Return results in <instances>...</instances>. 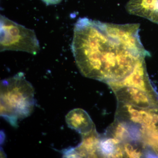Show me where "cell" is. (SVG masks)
Wrapping results in <instances>:
<instances>
[{"mask_svg": "<svg viewBox=\"0 0 158 158\" xmlns=\"http://www.w3.org/2000/svg\"><path fill=\"white\" fill-rule=\"evenodd\" d=\"M108 34L130 51L146 57L150 53L146 50L139 36L140 24L138 23L117 24L104 23Z\"/></svg>", "mask_w": 158, "mask_h": 158, "instance_id": "277c9868", "label": "cell"}, {"mask_svg": "<svg viewBox=\"0 0 158 158\" xmlns=\"http://www.w3.org/2000/svg\"><path fill=\"white\" fill-rule=\"evenodd\" d=\"M0 50L22 51L34 55L40 51V46L34 30L28 29L1 15Z\"/></svg>", "mask_w": 158, "mask_h": 158, "instance_id": "3957f363", "label": "cell"}, {"mask_svg": "<svg viewBox=\"0 0 158 158\" xmlns=\"http://www.w3.org/2000/svg\"><path fill=\"white\" fill-rule=\"evenodd\" d=\"M118 102L143 108L158 107V93L121 86L113 89Z\"/></svg>", "mask_w": 158, "mask_h": 158, "instance_id": "8992f818", "label": "cell"}, {"mask_svg": "<svg viewBox=\"0 0 158 158\" xmlns=\"http://www.w3.org/2000/svg\"><path fill=\"white\" fill-rule=\"evenodd\" d=\"M125 157H144L147 145L141 141H131L123 143Z\"/></svg>", "mask_w": 158, "mask_h": 158, "instance_id": "7c38bea8", "label": "cell"}, {"mask_svg": "<svg viewBox=\"0 0 158 158\" xmlns=\"http://www.w3.org/2000/svg\"><path fill=\"white\" fill-rule=\"evenodd\" d=\"M115 118L119 121L130 122L141 128H158V107L143 108L118 102Z\"/></svg>", "mask_w": 158, "mask_h": 158, "instance_id": "5b68a950", "label": "cell"}, {"mask_svg": "<svg viewBox=\"0 0 158 158\" xmlns=\"http://www.w3.org/2000/svg\"><path fill=\"white\" fill-rule=\"evenodd\" d=\"M65 121L68 127L75 130L81 135L91 132L95 126L89 114L80 108L73 109L65 116Z\"/></svg>", "mask_w": 158, "mask_h": 158, "instance_id": "30bf717a", "label": "cell"}, {"mask_svg": "<svg viewBox=\"0 0 158 158\" xmlns=\"http://www.w3.org/2000/svg\"><path fill=\"white\" fill-rule=\"evenodd\" d=\"M47 5H54L59 4L62 0H42Z\"/></svg>", "mask_w": 158, "mask_h": 158, "instance_id": "4fadbf2b", "label": "cell"}, {"mask_svg": "<svg viewBox=\"0 0 158 158\" xmlns=\"http://www.w3.org/2000/svg\"><path fill=\"white\" fill-rule=\"evenodd\" d=\"M125 8L130 14L158 24V0H130Z\"/></svg>", "mask_w": 158, "mask_h": 158, "instance_id": "9c48e42d", "label": "cell"}, {"mask_svg": "<svg viewBox=\"0 0 158 158\" xmlns=\"http://www.w3.org/2000/svg\"><path fill=\"white\" fill-rule=\"evenodd\" d=\"M107 85L113 90L121 86H128L139 88L148 92L156 91L148 77L145 59L139 61L132 72L123 80L119 81L110 83Z\"/></svg>", "mask_w": 158, "mask_h": 158, "instance_id": "52a82bcc", "label": "cell"}, {"mask_svg": "<svg viewBox=\"0 0 158 158\" xmlns=\"http://www.w3.org/2000/svg\"><path fill=\"white\" fill-rule=\"evenodd\" d=\"M99 157H125L123 143L118 139L104 135L98 146Z\"/></svg>", "mask_w": 158, "mask_h": 158, "instance_id": "8fae6325", "label": "cell"}, {"mask_svg": "<svg viewBox=\"0 0 158 158\" xmlns=\"http://www.w3.org/2000/svg\"><path fill=\"white\" fill-rule=\"evenodd\" d=\"M101 136L97 132L96 128L91 132L82 135V141L78 146L63 152L65 157H99L98 146Z\"/></svg>", "mask_w": 158, "mask_h": 158, "instance_id": "ba28073f", "label": "cell"}, {"mask_svg": "<svg viewBox=\"0 0 158 158\" xmlns=\"http://www.w3.org/2000/svg\"><path fill=\"white\" fill-rule=\"evenodd\" d=\"M0 96L1 117L14 127L34 110V88L22 72L1 81Z\"/></svg>", "mask_w": 158, "mask_h": 158, "instance_id": "7a4b0ae2", "label": "cell"}, {"mask_svg": "<svg viewBox=\"0 0 158 158\" xmlns=\"http://www.w3.org/2000/svg\"><path fill=\"white\" fill-rule=\"evenodd\" d=\"M71 48L81 73L107 84L123 80L145 58L110 37L104 23L87 18L76 23Z\"/></svg>", "mask_w": 158, "mask_h": 158, "instance_id": "6da1fadb", "label": "cell"}]
</instances>
